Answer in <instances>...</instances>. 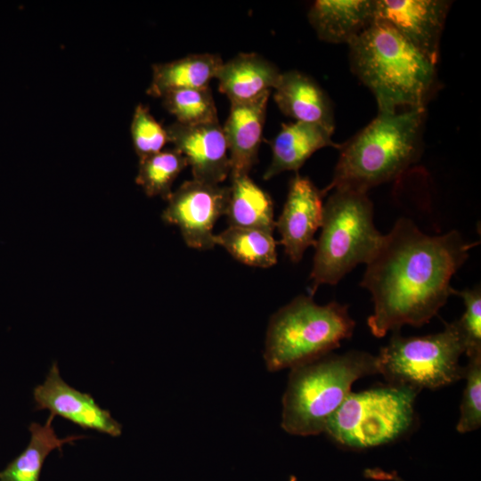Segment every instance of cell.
Here are the masks:
<instances>
[{"label": "cell", "instance_id": "cell-24", "mask_svg": "<svg viewBox=\"0 0 481 481\" xmlns=\"http://www.w3.org/2000/svg\"><path fill=\"white\" fill-rule=\"evenodd\" d=\"M161 99L163 107L180 124L192 126L219 121L209 86L170 91Z\"/></svg>", "mask_w": 481, "mask_h": 481}, {"label": "cell", "instance_id": "cell-16", "mask_svg": "<svg viewBox=\"0 0 481 481\" xmlns=\"http://www.w3.org/2000/svg\"><path fill=\"white\" fill-rule=\"evenodd\" d=\"M375 12L376 0H317L307 17L321 40L348 45L376 20Z\"/></svg>", "mask_w": 481, "mask_h": 481}, {"label": "cell", "instance_id": "cell-1", "mask_svg": "<svg viewBox=\"0 0 481 481\" xmlns=\"http://www.w3.org/2000/svg\"><path fill=\"white\" fill-rule=\"evenodd\" d=\"M476 245L456 230L430 236L399 218L382 236L361 281L374 305L367 320L371 332L381 338L404 325L428 322L452 295V277Z\"/></svg>", "mask_w": 481, "mask_h": 481}, {"label": "cell", "instance_id": "cell-8", "mask_svg": "<svg viewBox=\"0 0 481 481\" xmlns=\"http://www.w3.org/2000/svg\"><path fill=\"white\" fill-rule=\"evenodd\" d=\"M465 343L454 321L443 331L421 337H403L394 332L377 357L379 373L388 385L436 389L463 378L460 357Z\"/></svg>", "mask_w": 481, "mask_h": 481}, {"label": "cell", "instance_id": "cell-2", "mask_svg": "<svg viewBox=\"0 0 481 481\" xmlns=\"http://www.w3.org/2000/svg\"><path fill=\"white\" fill-rule=\"evenodd\" d=\"M348 47L351 69L374 95L379 113L426 109L436 65L393 27L375 20Z\"/></svg>", "mask_w": 481, "mask_h": 481}, {"label": "cell", "instance_id": "cell-27", "mask_svg": "<svg viewBox=\"0 0 481 481\" xmlns=\"http://www.w3.org/2000/svg\"><path fill=\"white\" fill-rule=\"evenodd\" d=\"M452 295L462 298L465 311L456 320L465 343V355L469 357L481 355V289L479 286L472 289L456 290Z\"/></svg>", "mask_w": 481, "mask_h": 481}, {"label": "cell", "instance_id": "cell-28", "mask_svg": "<svg viewBox=\"0 0 481 481\" xmlns=\"http://www.w3.org/2000/svg\"><path fill=\"white\" fill-rule=\"evenodd\" d=\"M364 476L368 478L386 481H405L395 472H387L380 469H369L364 471Z\"/></svg>", "mask_w": 481, "mask_h": 481}, {"label": "cell", "instance_id": "cell-19", "mask_svg": "<svg viewBox=\"0 0 481 481\" xmlns=\"http://www.w3.org/2000/svg\"><path fill=\"white\" fill-rule=\"evenodd\" d=\"M218 54H189L169 62L152 65V78L147 94L161 98L174 90L208 87L223 64Z\"/></svg>", "mask_w": 481, "mask_h": 481}, {"label": "cell", "instance_id": "cell-17", "mask_svg": "<svg viewBox=\"0 0 481 481\" xmlns=\"http://www.w3.org/2000/svg\"><path fill=\"white\" fill-rule=\"evenodd\" d=\"M281 72L271 61L255 53H241L223 62L216 78L219 91L231 102H245L274 89Z\"/></svg>", "mask_w": 481, "mask_h": 481}, {"label": "cell", "instance_id": "cell-5", "mask_svg": "<svg viewBox=\"0 0 481 481\" xmlns=\"http://www.w3.org/2000/svg\"><path fill=\"white\" fill-rule=\"evenodd\" d=\"M323 204L321 234L316 240L309 296L323 284L335 285L359 264H366L382 240L373 221L367 192L336 188Z\"/></svg>", "mask_w": 481, "mask_h": 481}, {"label": "cell", "instance_id": "cell-7", "mask_svg": "<svg viewBox=\"0 0 481 481\" xmlns=\"http://www.w3.org/2000/svg\"><path fill=\"white\" fill-rule=\"evenodd\" d=\"M418 391L387 385L351 392L329 420L324 432L348 449H368L400 439L413 428Z\"/></svg>", "mask_w": 481, "mask_h": 481}, {"label": "cell", "instance_id": "cell-9", "mask_svg": "<svg viewBox=\"0 0 481 481\" xmlns=\"http://www.w3.org/2000/svg\"><path fill=\"white\" fill-rule=\"evenodd\" d=\"M230 188L197 181H185L168 197L162 220L176 225L190 248L213 249L214 226L225 215Z\"/></svg>", "mask_w": 481, "mask_h": 481}, {"label": "cell", "instance_id": "cell-18", "mask_svg": "<svg viewBox=\"0 0 481 481\" xmlns=\"http://www.w3.org/2000/svg\"><path fill=\"white\" fill-rule=\"evenodd\" d=\"M333 133L314 124L295 121L282 124L271 143L272 161L263 178L269 180L285 172L296 171L317 151L337 147L331 140Z\"/></svg>", "mask_w": 481, "mask_h": 481}, {"label": "cell", "instance_id": "cell-29", "mask_svg": "<svg viewBox=\"0 0 481 481\" xmlns=\"http://www.w3.org/2000/svg\"><path fill=\"white\" fill-rule=\"evenodd\" d=\"M289 481H298V479L296 478V477L290 476L289 477Z\"/></svg>", "mask_w": 481, "mask_h": 481}, {"label": "cell", "instance_id": "cell-14", "mask_svg": "<svg viewBox=\"0 0 481 481\" xmlns=\"http://www.w3.org/2000/svg\"><path fill=\"white\" fill-rule=\"evenodd\" d=\"M270 94L271 91L266 92L249 102H231L223 126L229 149L231 177L249 175L257 162Z\"/></svg>", "mask_w": 481, "mask_h": 481}, {"label": "cell", "instance_id": "cell-20", "mask_svg": "<svg viewBox=\"0 0 481 481\" xmlns=\"http://www.w3.org/2000/svg\"><path fill=\"white\" fill-rule=\"evenodd\" d=\"M231 178L225 212L229 226L255 228L273 233L276 221L271 196L249 175Z\"/></svg>", "mask_w": 481, "mask_h": 481}, {"label": "cell", "instance_id": "cell-12", "mask_svg": "<svg viewBox=\"0 0 481 481\" xmlns=\"http://www.w3.org/2000/svg\"><path fill=\"white\" fill-rule=\"evenodd\" d=\"M323 196L308 177L296 174L289 183L275 227L281 235L280 243L293 263H298L305 251L315 245L314 234L322 223Z\"/></svg>", "mask_w": 481, "mask_h": 481}, {"label": "cell", "instance_id": "cell-6", "mask_svg": "<svg viewBox=\"0 0 481 481\" xmlns=\"http://www.w3.org/2000/svg\"><path fill=\"white\" fill-rule=\"evenodd\" d=\"M355 322L348 306L332 301L316 304L300 295L270 318L264 349L269 371L294 368L331 353L349 338Z\"/></svg>", "mask_w": 481, "mask_h": 481}, {"label": "cell", "instance_id": "cell-13", "mask_svg": "<svg viewBox=\"0 0 481 481\" xmlns=\"http://www.w3.org/2000/svg\"><path fill=\"white\" fill-rule=\"evenodd\" d=\"M37 408L48 410L53 416H61L83 428L96 430L111 436H118L121 425L110 412L102 408L86 393L68 385L61 377L56 363H53L45 381L33 391Z\"/></svg>", "mask_w": 481, "mask_h": 481}, {"label": "cell", "instance_id": "cell-23", "mask_svg": "<svg viewBox=\"0 0 481 481\" xmlns=\"http://www.w3.org/2000/svg\"><path fill=\"white\" fill-rule=\"evenodd\" d=\"M187 166L186 159L174 148L161 151L139 159L135 183L147 196H159L167 200L173 183Z\"/></svg>", "mask_w": 481, "mask_h": 481}, {"label": "cell", "instance_id": "cell-26", "mask_svg": "<svg viewBox=\"0 0 481 481\" xmlns=\"http://www.w3.org/2000/svg\"><path fill=\"white\" fill-rule=\"evenodd\" d=\"M463 378L466 387L456 429L465 434L479 428L481 425V355L469 358L464 366Z\"/></svg>", "mask_w": 481, "mask_h": 481}, {"label": "cell", "instance_id": "cell-22", "mask_svg": "<svg viewBox=\"0 0 481 481\" xmlns=\"http://www.w3.org/2000/svg\"><path fill=\"white\" fill-rule=\"evenodd\" d=\"M214 241L234 259L246 265L269 268L277 263V243L272 232L255 228L229 226L215 234Z\"/></svg>", "mask_w": 481, "mask_h": 481}, {"label": "cell", "instance_id": "cell-4", "mask_svg": "<svg viewBox=\"0 0 481 481\" xmlns=\"http://www.w3.org/2000/svg\"><path fill=\"white\" fill-rule=\"evenodd\" d=\"M377 373L376 355L358 350L329 353L291 368L282 396L281 428L301 436L323 433L353 384Z\"/></svg>", "mask_w": 481, "mask_h": 481}, {"label": "cell", "instance_id": "cell-25", "mask_svg": "<svg viewBox=\"0 0 481 481\" xmlns=\"http://www.w3.org/2000/svg\"><path fill=\"white\" fill-rule=\"evenodd\" d=\"M130 132L139 159L163 151L164 146L169 143L166 127L159 123L149 108L142 103L135 109Z\"/></svg>", "mask_w": 481, "mask_h": 481}, {"label": "cell", "instance_id": "cell-15", "mask_svg": "<svg viewBox=\"0 0 481 481\" xmlns=\"http://www.w3.org/2000/svg\"><path fill=\"white\" fill-rule=\"evenodd\" d=\"M274 91V102L283 114L334 133L331 102L312 77L298 70L286 71L281 74Z\"/></svg>", "mask_w": 481, "mask_h": 481}, {"label": "cell", "instance_id": "cell-10", "mask_svg": "<svg viewBox=\"0 0 481 481\" xmlns=\"http://www.w3.org/2000/svg\"><path fill=\"white\" fill-rule=\"evenodd\" d=\"M451 4L445 0H376L375 16L436 65Z\"/></svg>", "mask_w": 481, "mask_h": 481}, {"label": "cell", "instance_id": "cell-3", "mask_svg": "<svg viewBox=\"0 0 481 481\" xmlns=\"http://www.w3.org/2000/svg\"><path fill=\"white\" fill-rule=\"evenodd\" d=\"M426 109H412L378 116L340 148L330 183L336 188L367 192L391 181L415 163L421 151Z\"/></svg>", "mask_w": 481, "mask_h": 481}, {"label": "cell", "instance_id": "cell-21", "mask_svg": "<svg viewBox=\"0 0 481 481\" xmlns=\"http://www.w3.org/2000/svg\"><path fill=\"white\" fill-rule=\"evenodd\" d=\"M54 416L50 414L45 424L29 426L30 440L25 450L0 470V481H39L40 472L48 454L66 444L83 438L82 436L59 437L53 428Z\"/></svg>", "mask_w": 481, "mask_h": 481}, {"label": "cell", "instance_id": "cell-11", "mask_svg": "<svg viewBox=\"0 0 481 481\" xmlns=\"http://www.w3.org/2000/svg\"><path fill=\"white\" fill-rule=\"evenodd\" d=\"M168 141L191 166L192 179L219 184L231 172L230 156L223 126L219 121L166 127Z\"/></svg>", "mask_w": 481, "mask_h": 481}]
</instances>
